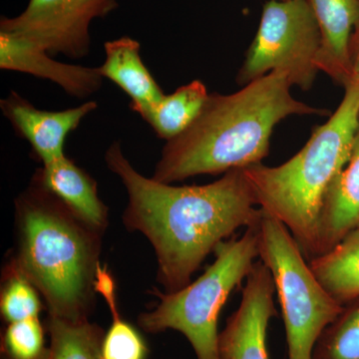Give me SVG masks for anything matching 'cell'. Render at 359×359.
Returning <instances> with one entry per match:
<instances>
[{"mask_svg": "<svg viewBox=\"0 0 359 359\" xmlns=\"http://www.w3.org/2000/svg\"><path fill=\"white\" fill-rule=\"evenodd\" d=\"M105 161L128 194L123 223L152 245L157 280L168 294L188 285L221 243L263 215L245 169L231 170L207 185L173 186L139 173L119 142L111 144Z\"/></svg>", "mask_w": 359, "mask_h": 359, "instance_id": "obj_1", "label": "cell"}, {"mask_svg": "<svg viewBox=\"0 0 359 359\" xmlns=\"http://www.w3.org/2000/svg\"><path fill=\"white\" fill-rule=\"evenodd\" d=\"M289 76L276 71L233 93L210 94L193 124L167 141L152 178L172 184L261 164L278 123L290 116L330 115L295 98Z\"/></svg>", "mask_w": 359, "mask_h": 359, "instance_id": "obj_2", "label": "cell"}, {"mask_svg": "<svg viewBox=\"0 0 359 359\" xmlns=\"http://www.w3.org/2000/svg\"><path fill=\"white\" fill-rule=\"evenodd\" d=\"M18 247L11 264L36 287L49 316L88 320L95 299L101 231L32 182L16 200Z\"/></svg>", "mask_w": 359, "mask_h": 359, "instance_id": "obj_3", "label": "cell"}, {"mask_svg": "<svg viewBox=\"0 0 359 359\" xmlns=\"http://www.w3.org/2000/svg\"><path fill=\"white\" fill-rule=\"evenodd\" d=\"M358 129L359 74H354L339 107L297 154L278 166L245 168L257 207L287 226L308 261L318 256L325 194L346 166Z\"/></svg>", "mask_w": 359, "mask_h": 359, "instance_id": "obj_4", "label": "cell"}, {"mask_svg": "<svg viewBox=\"0 0 359 359\" xmlns=\"http://www.w3.org/2000/svg\"><path fill=\"white\" fill-rule=\"evenodd\" d=\"M257 224L241 237L221 243L215 250L214 263L195 282L170 294L156 290L159 302L139 316L142 330L149 334L177 330L185 335L197 359H219V314L259 257Z\"/></svg>", "mask_w": 359, "mask_h": 359, "instance_id": "obj_5", "label": "cell"}, {"mask_svg": "<svg viewBox=\"0 0 359 359\" xmlns=\"http://www.w3.org/2000/svg\"><path fill=\"white\" fill-rule=\"evenodd\" d=\"M257 229L259 261L273 276L282 309L287 359H313L316 342L344 306L318 282L285 224L263 212Z\"/></svg>", "mask_w": 359, "mask_h": 359, "instance_id": "obj_6", "label": "cell"}, {"mask_svg": "<svg viewBox=\"0 0 359 359\" xmlns=\"http://www.w3.org/2000/svg\"><path fill=\"white\" fill-rule=\"evenodd\" d=\"M320 45L308 0H269L236 80L244 86L278 71L289 76L292 86L309 91L320 72L316 65Z\"/></svg>", "mask_w": 359, "mask_h": 359, "instance_id": "obj_7", "label": "cell"}, {"mask_svg": "<svg viewBox=\"0 0 359 359\" xmlns=\"http://www.w3.org/2000/svg\"><path fill=\"white\" fill-rule=\"evenodd\" d=\"M116 0H29L16 18H1L0 30L15 33L49 54L71 59L89 53V27L117 8Z\"/></svg>", "mask_w": 359, "mask_h": 359, "instance_id": "obj_8", "label": "cell"}, {"mask_svg": "<svg viewBox=\"0 0 359 359\" xmlns=\"http://www.w3.org/2000/svg\"><path fill=\"white\" fill-rule=\"evenodd\" d=\"M273 276L257 261L245 280L240 306L219 334V359H269L268 328L278 316Z\"/></svg>", "mask_w": 359, "mask_h": 359, "instance_id": "obj_9", "label": "cell"}, {"mask_svg": "<svg viewBox=\"0 0 359 359\" xmlns=\"http://www.w3.org/2000/svg\"><path fill=\"white\" fill-rule=\"evenodd\" d=\"M2 113L16 133L28 141L42 164L65 156L66 138L85 117L97 109L96 101L62 111L39 109L15 91L0 102Z\"/></svg>", "mask_w": 359, "mask_h": 359, "instance_id": "obj_10", "label": "cell"}, {"mask_svg": "<svg viewBox=\"0 0 359 359\" xmlns=\"http://www.w3.org/2000/svg\"><path fill=\"white\" fill-rule=\"evenodd\" d=\"M0 68L49 80L68 95L85 99L102 86L98 68L66 65L48 52L15 33L0 30Z\"/></svg>", "mask_w": 359, "mask_h": 359, "instance_id": "obj_11", "label": "cell"}, {"mask_svg": "<svg viewBox=\"0 0 359 359\" xmlns=\"http://www.w3.org/2000/svg\"><path fill=\"white\" fill-rule=\"evenodd\" d=\"M308 1L321 35L316 65L320 72L344 88L354 75L349 59V42L359 18V0Z\"/></svg>", "mask_w": 359, "mask_h": 359, "instance_id": "obj_12", "label": "cell"}, {"mask_svg": "<svg viewBox=\"0 0 359 359\" xmlns=\"http://www.w3.org/2000/svg\"><path fill=\"white\" fill-rule=\"evenodd\" d=\"M33 182L53 194L90 228L101 233L107 228L108 208L99 198L95 180L65 155L43 164Z\"/></svg>", "mask_w": 359, "mask_h": 359, "instance_id": "obj_13", "label": "cell"}, {"mask_svg": "<svg viewBox=\"0 0 359 359\" xmlns=\"http://www.w3.org/2000/svg\"><path fill=\"white\" fill-rule=\"evenodd\" d=\"M355 230H359V129L346 166L332 182L323 200L318 256Z\"/></svg>", "mask_w": 359, "mask_h": 359, "instance_id": "obj_14", "label": "cell"}, {"mask_svg": "<svg viewBox=\"0 0 359 359\" xmlns=\"http://www.w3.org/2000/svg\"><path fill=\"white\" fill-rule=\"evenodd\" d=\"M104 49L105 60L98 67L99 72L130 97V107L134 112L139 114L165 95L144 65L140 55L141 45L137 40L120 37L106 42Z\"/></svg>", "mask_w": 359, "mask_h": 359, "instance_id": "obj_15", "label": "cell"}, {"mask_svg": "<svg viewBox=\"0 0 359 359\" xmlns=\"http://www.w3.org/2000/svg\"><path fill=\"white\" fill-rule=\"evenodd\" d=\"M325 290L341 306L359 297V230L309 261Z\"/></svg>", "mask_w": 359, "mask_h": 359, "instance_id": "obj_16", "label": "cell"}, {"mask_svg": "<svg viewBox=\"0 0 359 359\" xmlns=\"http://www.w3.org/2000/svg\"><path fill=\"white\" fill-rule=\"evenodd\" d=\"M210 93L200 80L179 87L139 113L161 139L170 141L184 133L200 115Z\"/></svg>", "mask_w": 359, "mask_h": 359, "instance_id": "obj_17", "label": "cell"}, {"mask_svg": "<svg viewBox=\"0 0 359 359\" xmlns=\"http://www.w3.org/2000/svg\"><path fill=\"white\" fill-rule=\"evenodd\" d=\"M50 344L42 359H103V328L88 320L70 321L49 316Z\"/></svg>", "mask_w": 359, "mask_h": 359, "instance_id": "obj_18", "label": "cell"}, {"mask_svg": "<svg viewBox=\"0 0 359 359\" xmlns=\"http://www.w3.org/2000/svg\"><path fill=\"white\" fill-rule=\"evenodd\" d=\"M96 292L102 294L112 313V323L104 335L103 359H147L148 347L138 330L123 320L118 311L116 285L106 266H99L95 280Z\"/></svg>", "mask_w": 359, "mask_h": 359, "instance_id": "obj_19", "label": "cell"}, {"mask_svg": "<svg viewBox=\"0 0 359 359\" xmlns=\"http://www.w3.org/2000/svg\"><path fill=\"white\" fill-rule=\"evenodd\" d=\"M313 359H359V297L344 304L325 328L314 347Z\"/></svg>", "mask_w": 359, "mask_h": 359, "instance_id": "obj_20", "label": "cell"}, {"mask_svg": "<svg viewBox=\"0 0 359 359\" xmlns=\"http://www.w3.org/2000/svg\"><path fill=\"white\" fill-rule=\"evenodd\" d=\"M39 290L13 264L6 269L0 297V311L8 323L39 318L41 311Z\"/></svg>", "mask_w": 359, "mask_h": 359, "instance_id": "obj_21", "label": "cell"}, {"mask_svg": "<svg viewBox=\"0 0 359 359\" xmlns=\"http://www.w3.org/2000/svg\"><path fill=\"white\" fill-rule=\"evenodd\" d=\"M46 349L39 318L9 323L2 342L4 359H42Z\"/></svg>", "mask_w": 359, "mask_h": 359, "instance_id": "obj_22", "label": "cell"}, {"mask_svg": "<svg viewBox=\"0 0 359 359\" xmlns=\"http://www.w3.org/2000/svg\"><path fill=\"white\" fill-rule=\"evenodd\" d=\"M349 59L353 74H359V18L349 42Z\"/></svg>", "mask_w": 359, "mask_h": 359, "instance_id": "obj_23", "label": "cell"}]
</instances>
